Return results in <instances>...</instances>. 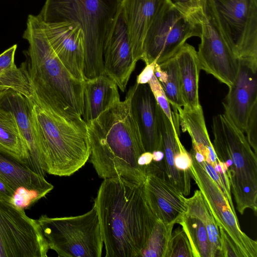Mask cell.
<instances>
[{
  "label": "cell",
  "instance_id": "6da1fadb",
  "mask_svg": "<svg viewBox=\"0 0 257 257\" xmlns=\"http://www.w3.org/2000/svg\"><path fill=\"white\" fill-rule=\"evenodd\" d=\"M106 257H139L157 219L144 183L121 177L103 179L93 205Z\"/></svg>",
  "mask_w": 257,
  "mask_h": 257
},
{
  "label": "cell",
  "instance_id": "7a4b0ae2",
  "mask_svg": "<svg viewBox=\"0 0 257 257\" xmlns=\"http://www.w3.org/2000/svg\"><path fill=\"white\" fill-rule=\"evenodd\" d=\"M135 85L120 100L87 122L90 145V162L99 178L121 177L144 183L146 168L139 165L145 152L131 109Z\"/></svg>",
  "mask_w": 257,
  "mask_h": 257
},
{
  "label": "cell",
  "instance_id": "3957f363",
  "mask_svg": "<svg viewBox=\"0 0 257 257\" xmlns=\"http://www.w3.org/2000/svg\"><path fill=\"white\" fill-rule=\"evenodd\" d=\"M23 38L29 44L28 69L37 101L67 118H82L85 80L75 77L58 58L36 16H28Z\"/></svg>",
  "mask_w": 257,
  "mask_h": 257
},
{
  "label": "cell",
  "instance_id": "277c9868",
  "mask_svg": "<svg viewBox=\"0 0 257 257\" xmlns=\"http://www.w3.org/2000/svg\"><path fill=\"white\" fill-rule=\"evenodd\" d=\"M122 0H46L37 16L45 23L79 25L84 37L85 80L104 74L103 50L121 12Z\"/></svg>",
  "mask_w": 257,
  "mask_h": 257
},
{
  "label": "cell",
  "instance_id": "5b68a950",
  "mask_svg": "<svg viewBox=\"0 0 257 257\" xmlns=\"http://www.w3.org/2000/svg\"><path fill=\"white\" fill-rule=\"evenodd\" d=\"M33 123L47 173L70 176L89 159L90 145L83 118L70 119L31 100Z\"/></svg>",
  "mask_w": 257,
  "mask_h": 257
},
{
  "label": "cell",
  "instance_id": "8992f818",
  "mask_svg": "<svg viewBox=\"0 0 257 257\" xmlns=\"http://www.w3.org/2000/svg\"><path fill=\"white\" fill-rule=\"evenodd\" d=\"M215 153L222 163L239 213L257 211V158L246 137L227 113L212 119Z\"/></svg>",
  "mask_w": 257,
  "mask_h": 257
},
{
  "label": "cell",
  "instance_id": "52a82bcc",
  "mask_svg": "<svg viewBox=\"0 0 257 257\" xmlns=\"http://www.w3.org/2000/svg\"><path fill=\"white\" fill-rule=\"evenodd\" d=\"M202 0L180 4L167 0L153 20L143 45L142 60L161 64L174 57L192 37H199V14Z\"/></svg>",
  "mask_w": 257,
  "mask_h": 257
},
{
  "label": "cell",
  "instance_id": "ba28073f",
  "mask_svg": "<svg viewBox=\"0 0 257 257\" xmlns=\"http://www.w3.org/2000/svg\"><path fill=\"white\" fill-rule=\"evenodd\" d=\"M50 249L58 256L101 257L104 245L95 207L68 217L41 215L37 220Z\"/></svg>",
  "mask_w": 257,
  "mask_h": 257
},
{
  "label": "cell",
  "instance_id": "9c48e42d",
  "mask_svg": "<svg viewBox=\"0 0 257 257\" xmlns=\"http://www.w3.org/2000/svg\"><path fill=\"white\" fill-rule=\"evenodd\" d=\"M221 34L238 59L257 60V0H206Z\"/></svg>",
  "mask_w": 257,
  "mask_h": 257
},
{
  "label": "cell",
  "instance_id": "30bf717a",
  "mask_svg": "<svg viewBox=\"0 0 257 257\" xmlns=\"http://www.w3.org/2000/svg\"><path fill=\"white\" fill-rule=\"evenodd\" d=\"M49 249L37 220L0 198V257H46Z\"/></svg>",
  "mask_w": 257,
  "mask_h": 257
},
{
  "label": "cell",
  "instance_id": "8fae6325",
  "mask_svg": "<svg viewBox=\"0 0 257 257\" xmlns=\"http://www.w3.org/2000/svg\"><path fill=\"white\" fill-rule=\"evenodd\" d=\"M189 170L220 229L228 236L239 257H257V242L240 229L235 209L216 183L191 155Z\"/></svg>",
  "mask_w": 257,
  "mask_h": 257
},
{
  "label": "cell",
  "instance_id": "7c38bea8",
  "mask_svg": "<svg viewBox=\"0 0 257 257\" xmlns=\"http://www.w3.org/2000/svg\"><path fill=\"white\" fill-rule=\"evenodd\" d=\"M199 19L201 34L197 53L200 70L229 87L237 76L239 59L221 34L208 10L206 0L201 4Z\"/></svg>",
  "mask_w": 257,
  "mask_h": 257
},
{
  "label": "cell",
  "instance_id": "4fadbf2b",
  "mask_svg": "<svg viewBox=\"0 0 257 257\" xmlns=\"http://www.w3.org/2000/svg\"><path fill=\"white\" fill-rule=\"evenodd\" d=\"M145 190L157 219L167 224L178 223L186 213V197L172 184L162 161H152L146 166Z\"/></svg>",
  "mask_w": 257,
  "mask_h": 257
},
{
  "label": "cell",
  "instance_id": "5bb4252c",
  "mask_svg": "<svg viewBox=\"0 0 257 257\" xmlns=\"http://www.w3.org/2000/svg\"><path fill=\"white\" fill-rule=\"evenodd\" d=\"M0 178L15 192V204L23 208L37 202L54 188L20 158L0 149Z\"/></svg>",
  "mask_w": 257,
  "mask_h": 257
},
{
  "label": "cell",
  "instance_id": "9a60e30c",
  "mask_svg": "<svg viewBox=\"0 0 257 257\" xmlns=\"http://www.w3.org/2000/svg\"><path fill=\"white\" fill-rule=\"evenodd\" d=\"M38 19L58 58L75 77L85 80L84 37L81 27L74 23H45Z\"/></svg>",
  "mask_w": 257,
  "mask_h": 257
},
{
  "label": "cell",
  "instance_id": "2e32d148",
  "mask_svg": "<svg viewBox=\"0 0 257 257\" xmlns=\"http://www.w3.org/2000/svg\"><path fill=\"white\" fill-rule=\"evenodd\" d=\"M177 111L183 132H187L192 141L190 154L207 173L211 176L217 173L223 185L228 178L224 167L218 159L207 130L202 106L194 109L178 107Z\"/></svg>",
  "mask_w": 257,
  "mask_h": 257
},
{
  "label": "cell",
  "instance_id": "e0dca14e",
  "mask_svg": "<svg viewBox=\"0 0 257 257\" xmlns=\"http://www.w3.org/2000/svg\"><path fill=\"white\" fill-rule=\"evenodd\" d=\"M257 60L240 59L238 71L223 103L224 111L245 133L249 113L257 104Z\"/></svg>",
  "mask_w": 257,
  "mask_h": 257
},
{
  "label": "cell",
  "instance_id": "ac0fdd59",
  "mask_svg": "<svg viewBox=\"0 0 257 257\" xmlns=\"http://www.w3.org/2000/svg\"><path fill=\"white\" fill-rule=\"evenodd\" d=\"M103 62L104 74L124 92L137 61L121 12L104 46Z\"/></svg>",
  "mask_w": 257,
  "mask_h": 257
},
{
  "label": "cell",
  "instance_id": "d6986e66",
  "mask_svg": "<svg viewBox=\"0 0 257 257\" xmlns=\"http://www.w3.org/2000/svg\"><path fill=\"white\" fill-rule=\"evenodd\" d=\"M0 108L10 112L15 119L28 149L29 167L45 177L47 173L33 126L31 100L8 89L0 92Z\"/></svg>",
  "mask_w": 257,
  "mask_h": 257
},
{
  "label": "cell",
  "instance_id": "ffe728a7",
  "mask_svg": "<svg viewBox=\"0 0 257 257\" xmlns=\"http://www.w3.org/2000/svg\"><path fill=\"white\" fill-rule=\"evenodd\" d=\"M131 104L145 151H162L159 124L160 106L148 84H135Z\"/></svg>",
  "mask_w": 257,
  "mask_h": 257
},
{
  "label": "cell",
  "instance_id": "44dd1931",
  "mask_svg": "<svg viewBox=\"0 0 257 257\" xmlns=\"http://www.w3.org/2000/svg\"><path fill=\"white\" fill-rule=\"evenodd\" d=\"M166 1L122 0L121 13L137 62L142 60L144 42L149 28Z\"/></svg>",
  "mask_w": 257,
  "mask_h": 257
},
{
  "label": "cell",
  "instance_id": "7402d4cb",
  "mask_svg": "<svg viewBox=\"0 0 257 257\" xmlns=\"http://www.w3.org/2000/svg\"><path fill=\"white\" fill-rule=\"evenodd\" d=\"M159 124L164 153L162 162L165 172L173 185L185 196H188L191 191V176L189 173L178 170L174 164L175 157L179 151L180 132L175 128L160 107Z\"/></svg>",
  "mask_w": 257,
  "mask_h": 257
},
{
  "label": "cell",
  "instance_id": "603a6c76",
  "mask_svg": "<svg viewBox=\"0 0 257 257\" xmlns=\"http://www.w3.org/2000/svg\"><path fill=\"white\" fill-rule=\"evenodd\" d=\"M118 88L115 82L105 74L85 80L82 118L86 123L94 120L120 100Z\"/></svg>",
  "mask_w": 257,
  "mask_h": 257
},
{
  "label": "cell",
  "instance_id": "cb8c5ba5",
  "mask_svg": "<svg viewBox=\"0 0 257 257\" xmlns=\"http://www.w3.org/2000/svg\"><path fill=\"white\" fill-rule=\"evenodd\" d=\"M175 57L178 67L183 107L197 109L201 106L198 94L201 70L197 51L194 47L186 43L175 55Z\"/></svg>",
  "mask_w": 257,
  "mask_h": 257
},
{
  "label": "cell",
  "instance_id": "d4e9b609",
  "mask_svg": "<svg viewBox=\"0 0 257 257\" xmlns=\"http://www.w3.org/2000/svg\"><path fill=\"white\" fill-rule=\"evenodd\" d=\"M187 213L198 218L204 225L209 238L211 257H222L219 227L199 190L185 198Z\"/></svg>",
  "mask_w": 257,
  "mask_h": 257
},
{
  "label": "cell",
  "instance_id": "484cf974",
  "mask_svg": "<svg viewBox=\"0 0 257 257\" xmlns=\"http://www.w3.org/2000/svg\"><path fill=\"white\" fill-rule=\"evenodd\" d=\"M0 149L20 158L29 167V156L25 141L11 113L0 108Z\"/></svg>",
  "mask_w": 257,
  "mask_h": 257
},
{
  "label": "cell",
  "instance_id": "4316f807",
  "mask_svg": "<svg viewBox=\"0 0 257 257\" xmlns=\"http://www.w3.org/2000/svg\"><path fill=\"white\" fill-rule=\"evenodd\" d=\"M178 224L181 225L189 239L193 257H211L207 232L200 219L186 213Z\"/></svg>",
  "mask_w": 257,
  "mask_h": 257
},
{
  "label": "cell",
  "instance_id": "83f0119b",
  "mask_svg": "<svg viewBox=\"0 0 257 257\" xmlns=\"http://www.w3.org/2000/svg\"><path fill=\"white\" fill-rule=\"evenodd\" d=\"M8 89L16 91L31 100L37 101L27 62L22 63L19 67L16 65L0 73V92Z\"/></svg>",
  "mask_w": 257,
  "mask_h": 257
},
{
  "label": "cell",
  "instance_id": "f1b7e54d",
  "mask_svg": "<svg viewBox=\"0 0 257 257\" xmlns=\"http://www.w3.org/2000/svg\"><path fill=\"white\" fill-rule=\"evenodd\" d=\"M174 225L157 219L139 257H165Z\"/></svg>",
  "mask_w": 257,
  "mask_h": 257
},
{
  "label": "cell",
  "instance_id": "f546056e",
  "mask_svg": "<svg viewBox=\"0 0 257 257\" xmlns=\"http://www.w3.org/2000/svg\"><path fill=\"white\" fill-rule=\"evenodd\" d=\"M166 72V80L160 83L169 103L174 110L184 107L181 92L178 67L175 56L159 64Z\"/></svg>",
  "mask_w": 257,
  "mask_h": 257
},
{
  "label": "cell",
  "instance_id": "4dcf8cb0",
  "mask_svg": "<svg viewBox=\"0 0 257 257\" xmlns=\"http://www.w3.org/2000/svg\"><path fill=\"white\" fill-rule=\"evenodd\" d=\"M165 257H193L189 239L182 228L172 231Z\"/></svg>",
  "mask_w": 257,
  "mask_h": 257
},
{
  "label": "cell",
  "instance_id": "1f68e13d",
  "mask_svg": "<svg viewBox=\"0 0 257 257\" xmlns=\"http://www.w3.org/2000/svg\"><path fill=\"white\" fill-rule=\"evenodd\" d=\"M148 84L158 105L169 118L171 122L174 124L173 111H171L170 104L167 99L161 84L155 75L153 76Z\"/></svg>",
  "mask_w": 257,
  "mask_h": 257
},
{
  "label": "cell",
  "instance_id": "d6a6232c",
  "mask_svg": "<svg viewBox=\"0 0 257 257\" xmlns=\"http://www.w3.org/2000/svg\"><path fill=\"white\" fill-rule=\"evenodd\" d=\"M247 140L255 154L257 153V104L252 107L245 131Z\"/></svg>",
  "mask_w": 257,
  "mask_h": 257
},
{
  "label": "cell",
  "instance_id": "836d02e7",
  "mask_svg": "<svg viewBox=\"0 0 257 257\" xmlns=\"http://www.w3.org/2000/svg\"><path fill=\"white\" fill-rule=\"evenodd\" d=\"M179 151L174 158L176 168L179 171L189 173V170L192 164V158L189 152L182 145L180 140H179Z\"/></svg>",
  "mask_w": 257,
  "mask_h": 257
},
{
  "label": "cell",
  "instance_id": "e575fe53",
  "mask_svg": "<svg viewBox=\"0 0 257 257\" xmlns=\"http://www.w3.org/2000/svg\"><path fill=\"white\" fill-rule=\"evenodd\" d=\"M17 47V45H14L0 54V73L16 65L15 55Z\"/></svg>",
  "mask_w": 257,
  "mask_h": 257
},
{
  "label": "cell",
  "instance_id": "d590c367",
  "mask_svg": "<svg viewBox=\"0 0 257 257\" xmlns=\"http://www.w3.org/2000/svg\"><path fill=\"white\" fill-rule=\"evenodd\" d=\"M219 229L222 257H239L236 250L227 234L222 229Z\"/></svg>",
  "mask_w": 257,
  "mask_h": 257
},
{
  "label": "cell",
  "instance_id": "8d00e7d4",
  "mask_svg": "<svg viewBox=\"0 0 257 257\" xmlns=\"http://www.w3.org/2000/svg\"><path fill=\"white\" fill-rule=\"evenodd\" d=\"M157 63L156 61L147 64L142 71L137 77L136 83L139 84H148L154 75V70Z\"/></svg>",
  "mask_w": 257,
  "mask_h": 257
},
{
  "label": "cell",
  "instance_id": "74e56055",
  "mask_svg": "<svg viewBox=\"0 0 257 257\" xmlns=\"http://www.w3.org/2000/svg\"><path fill=\"white\" fill-rule=\"evenodd\" d=\"M15 192L0 178V198L15 204Z\"/></svg>",
  "mask_w": 257,
  "mask_h": 257
},
{
  "label": "cell",
  "instance_id": "f35d334b",
  "mask_svg": "<svg viewBox=\"0 0 257 257\" xmlns=\"http://www.w3.org/2000/svg\"><path fill=\"white\" fill-rule=\"evenodd\" d=\"M152 161V153L149 152H145L140 157L138 163L140 166L146 168V166L150 164Z\"/></svg>",
  "mask_w": 257,
  "mask_h": 257
},
{
  "label": "cell",
  "instance_id": "ab89813d",
  "mask_svg": "<svg viewBox=\"0 0 257 257\" xmlns=\"http://www.w3.org/2000/svg\"><path fill=\"white\" fill-rule=\"evenodd\" d=\"M153 155V161L159 162L163 160L164 153L162 151H156L152 153Z\"/></svg>",
  "mask_w": 257,
  "mask_h": 257
},
{
  "label": "cell",
  "instance_id": "60d3db41",
  "mask_svg": "<svg viewBox=\"0 0 257 257\" xmlns=\"http://www.w3.org/2000/svg\"><path fill=\"white\" fill-rule=\"evenodd\" d=\"M173 2L176 4H190L194 2H195L196 0H171Z\"/></svg>",
  "mask_w": 257,
  "mask_h": 257
}]
</instances>
